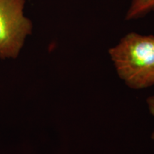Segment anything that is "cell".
Instances as JSON below:
<instances>
[{
	"mask_svg": "<svg viewBox=\"0 0 154 154\" xmlns=\"http://www.w3.org/2000/svg\"><path fill=\"white\" fill-rule=\"evenodd\" d=\"M25 0H0V59H17L33 24L24 15Z\"/></svg>",
	"mask_w": 154,
	"mask_h": 154,
	"instance_id": "obj_2",
	"label": "cell"
},
{
	"mask_svg": "<svg viewBox=\"0 0 154 154\" xmlns=\"http://www.w3.org/2000/svg\"><path fill=\"white\" fill-rule=\"evenodd\" d=\"M117 74L126 86L139 90L154 85V36L131 32L109 50Z\"/></svg>",
	"mask_w": 154,
	"mask_h": 154,
	"instance_id": "obj_1",
	"label": "cell"
},
{
	"mask_svg": "<svg viewBox=\"0 0 154 154\" xmlns=\"http://www.w3.org/2000/svg\"><path fill=\"white\" fill-rule=\"evenodd\" d=\"M154 11V0H131L126 14V20H134Z\"/></svg>",
	"mask_w": 154,
	"mask_h": 154,
	"instance_id": "obj_3",
	"label": "cell"
},
{
	"mask_svg": "<svg viewBox=\"0 0 154 154\" xmlns=\"http://www.w3.org/2000/svg\"><path fill=\"white\" fill-rule=\"evenodd\" d=\"M146 103H147L148 108H149V112L151 113V114L154 116V96H150L146 100ZM151 138L152 140H154V131L151 135Z\"/></svg>",
	"mask_w": 154,
	"mask_h": 154,
	"instance_id": "obj_4",
	"label": "cell"
}]
</instances>
